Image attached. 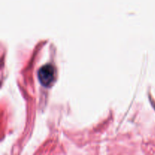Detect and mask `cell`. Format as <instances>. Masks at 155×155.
<instances>
[{
	"instance_id": "6da1fadb",
	"label": "cell",
	"mask_w": 155,
	"mask_h": 155,
	"mask_svg": "<svg viewBox=\"0 0 155 155\" xmlns=\"http://www.w3.org/2000/svg\"><path fill=\"white\" fill-rule=\"evenodd\" d=\"M38 80L45 87H50L55 80V69L51 64H45L39 68L37 73Z\"/></svg>"
}]
</instances>
